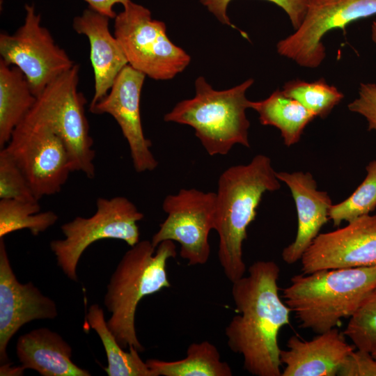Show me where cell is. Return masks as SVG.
Masks as SVG:
<instances>
[{"instance_id": "cell-16", "label": "cell", "mask_w": 376, "mask_h": 376, "mask_svg": "<svg viewBox=\"0 0 376 376\" xmlns=\"http://www.w3.org/2000/svg\"><path fill=\"white\" fill-rule=\"evenodd\" d=\"M276 177L290 189L297 213V231L295 240L281 253L289 265L300 260L303 253L329 221L332 201L329 194L318 189L317 182L309 172H276Z\"/></svg>"}, {"instance_id": "cell-32", "label": "cell", "mask_w": 376, "mask_h": 376, "mask_svg": "<svg viewBox=\"0 0 376 376\" xmlns=\"http://www.w3.org/2000/svg\"><path fill=\"white\" fill-rule=\"evenodd\" d=\"M89 6V8L96 12L104 15L110 19H114L116 13L113 10L116 4L120 3L123 6H126L130 0H84Z\"/></svg>"}, {"instance_id": "cell-36", "label": "cell", "mask_w": 376, "mask_h": 376, "mask_svg": "<svg viewBox=\"0 0 376 376\" xmlns=\"http://www.w3.org/2000/svg\"><path fill=\"white\" fill-rule=\"evenodd\" d=\"M375 291L376 292V290Z\"/></svg>"}, {"instance_id": "cell-7", "label": "cell", "mask_w": 376, "mask_h": 376, "mask_svg": "<svg viewBox=\"0 0 376 376\" xmlns=\"http://www.w3.org/2000/svg\"><path fill=\"white\" fill-rule=\"evenodd\" d=\"M114 36L128 65L155 80L171 79L190 63V56L169 38L166 24L131 0L114 18Z\"/></svg>"}, {"instance_id": "cell-12", "label": "cell", "mask_w": 376, "mask_h": 376, "mask_svg": "<svg viewBox=\"0 0 376 376\" xmlns=\"http://www.w3.org/2000/svg\"><path fill=\"white\" fill-rule=\"evenodd\" d=\"M375 15L376 0H308L301 24L277 42V52L301 67L316 68L326 57L327 33Z\"/></svg>"}, {"instance_id": "cell-31", "label": "cell", "mask_w": 376, "mask_h": 376, "mask_svg": "<svg viewBox=\"0 0 376 376\" xmlns=\"http://www.w3.org/2000/svg\"><path fill=\"white\" fill-rule=\"evenodd\" d=\"M339 376H376V359L371 353L352 351L340 366Z\"/></svg>"}, {"instance_id": "cell-5", "label": "cell", "mask_w": 376, "mask_h": 376, "mask_svg": "<svg viewBox=\"0 0 376 376\" xmlns=\"http://www.w3.org/2000/svg\"><path fill=\"white\" fill-rule=\"evenodd\" d=\"M253 82L249 79L233 88L217 91L200 76L195 81V96L177 103L164 119L194 128L210 156L226 155L237 144L249 148L250 123L246 111L251 101L246 93Z\"/></svg>"}, {"instance_id": "cell-15", "label": "cell", "mask_w": 376, "mask_h": 376, "mask_svg": "<svg viewBox=\"0 0 376 376\" xmlns=\"http://www.w3.org/2000/svg\"><path fill=\"white\" fill-rule=\"evenodd\" d=\"M58 315L54 300L32 283H20L10 263L3 238H0V361L8 363L7 346L25 324L53 320Z\"/></svg>"}, {"instance_id": "cell-33", "label": "cell", "mask_w": 376, "mask_h": 376, "mask_svg": "<svg viewBox=\"0 0 376 376\" xmlns=\"http://www.w3.org/2000/svg\"><path fill=\"white\" fill-rule=\"evenodd\" d=\"M25 370L22 366L20 367L13 368L9 363H3L1 366L0 375H21Z\"/></svg>"}, {"instance_id": "cell-34", "label": "cell", "mask_w": 376, "mask_h": 376, "mask_svg": "<svg viewBox=\"0 0 376 376\" xmlns=\"http://www.w3.org/2000/svg\"><path fill=\"white\" fill-rule=\"evenodd\" d=\"M371 38L376 44V19L373 22L371 25Z\"/></svg>"}, {"instance_id": "cell-28", "label": "cell", "mask_w": 376, "mask_h": 376, "mask_svg": "<svg viewBox=\"0 0 376 376\" xmlns=\"http://www.w3.org/2000/svg\"><path fill=\"white\" fill-rule=\"evenodd\" d=\"M0 199L38 201L24 174L5 148L0 150Z\"/></svg>"}, {"instance_id": "cell-10", "label": "cell", "mask_w": 376, "mask_h": 376, "mask_svg": "<svg viewBox=\"0 0 376 376\" xmlns=\"http://www.w3.org/2000/svg\"><path fill=\"white\" fill-rule=\"evenodd\" d=\"M1 59L19 69L36 97L75 63L55 42L32 5H25L23 24L13 34H0Z\"/></svg>"}, {"instance_id": "cell-35", "label": "cell", "mask_w": 376, "mask_h": 376, "mask_svg": "<svg viewBox=\"0 0 376 376\" xmlns=\"http://www.w3.org/2000/svg\"><path fill=\"white\" fill-rule=\"evenodd\" d=\"M373 357L376 359V351H375L374 352L371 353Z\"/></svg>"}, {"instance_id": "cell-11", "label": "cell", "mask_w": 376, "mask_h": 376, "mask_svg": "<svg viewBox=\"0 0 376 376\" xmlns=\"http://www.w3.org/2000/svg\"><path fill=\"white\" fill-rule=\"evenodd\" d=\"M215 207L214 192L181 189L166 196L162 208L167 217L152 236V245L157 248L163 241H175L180 246V257L189 265L206 263L210 254L208 239L214 228Z\"/></svg>"}, {"instance_id": "cell-6", "label": "cell", "mask_w": 376, "mask_h": 376, "mask_svg": "<svg viewBox=\"0 0 376 376\" xmlns=\"http://www.w3.org/2000/svg\"><path fill=\"white\" fill-rule=\"evenodd\" d=\"M79 66H74L49 84L37 96L24 118L46 124L63 141L70 157L72 172L95 177L93 141L85 115L86 100L78 91Z\"/></svg>"}, {"instance_id": "cell-17", "label": "cell", "mask_w": 376, "mask_h": 376, "mask_svg": "<svg viewBox=\"0 0 376 376\" xmlns=\"http://www.w3.org/2000/svg\"><path fill=\"white\" fill-rule=\"evenodd\" d=\"M343 333L334 328L306 340L297 336L281 350L280 360L285 365L282 376H336L347 357L354 351Z\"/></svg>"}, {"instance_id": "cell-22", "label": "cell", "mask_w": 376, "mask_h": 376, "mask_svg": "<svg viewBox=\"0 0 376 376\" xmlns=\"http://www.w3.org/2000/svg\"><path fill=\"white\" fill-rule=\"evenodd\" d=\"M155 376H231L228 363L221 360L217 347L207 340L189 345L182 359L166 361L150 359L146 361Z\"/></svg>"}, {"instance_id": "cell-26", "label": "cell", "mask_w": 376, "mask_h": 376, "mask_svg": "<svg viewBox=\"0 0 376 376\" xmlns=\"http://www.w3.org/2000/svg\"><path fill=\"white\" fill-rule=\"evenodd\" d=\"M366 175L355 191L342 202L332 205L329 220L334 226L343 221L347 223L376 208V157L366 166Z\"/></svg>"}, {"instance_id": "cell-18", "label": "cell", "mask_w": 376, "mask_h": 376, "mask_svg": "<svg viewBox=\"0 0 376 376\" xmlns=\"http://www.w3.org/2000/svg\"><path fill=\"white\" fill-rule=\"evenodd\" d=\"M109 19L88 7L72 22L75 31L86 36L90 44L95 79L94 95L90 105L107 94L118 75L128 65L120 45L109 30Z\"/></svg>"}, {"instance_id": "cell-23", "label": "cell", "mask_w": 376, "mask_h": 376, "mask_svg": "<svg viewBox=\"0 0 376 376\" xmlns=\"http://www.w3.org/2000/svg\"><path fill=\"white\" fill-rule=\"evenodd\" d=\"M87 324L99 336L104 347L107 366L104 370L109 376H155L143 361L134 347L125 351L108 327L102 308L92 304L86 315Z\"/></svg>"}, {"instance_id": "cell-30", "label": "cell", "mask_w": 376, "mask_h": 376, "mask_svg": "<svg viewBox=\"0 0 376 376\" xmlns=\"http://www.w3.org/2000/svg\"><path fill=\"white\" fill-rule=\"evenodd\" d=\"M348 109L363 116L368 122V131L376 132V84L361 83L359 96L347 105Z\"/></svg>"}, {"instance_id": "cell-21", "label": "cell", "mask_w": 376, "mask_h": 376, "mask_svg": "<svg viewBox=\"0 0 376 376\" xmlns=\"http://www.w3.org/2000/svg\"><path fill=\"white\" fill-rule=\"evenodd\" d=\"M250 108L258 113L261 125L279 130L283 143L288 147L299 141L306 127L316 117L279 89L265 100L251 101Z\"/></svg>"}, {"instance_id": "cell-20", "label": "cell", "mask_w": 376, "mask_h": 376, "mask_svg": "<svg viewBox=\"0 0 376 376\" xmlns=\"http://www.w3.org/2000/svg\"><path fill=\"white\" fill-rule=\"evenodd\" d=\"M36 98L22 71L0 59V148L9 142Z\"/></svg>"}, {"instance_id": "cell-4", "label": "cell", "mask_w": 376, "mask_h": 376, "mask_svg": "<svg viewBox=\"0 0 376 376\" xmlns=\"http://www.w3.org/2000/svg\"><path fill=\"white\" fill-rule=\"evenodd\" d=\"M176 256L172 240L155 247L151 241H139L125 252L107 284L104 304L111 315L107 325L123 348L134 347L139 352L144 347L135 328V313L139 301L146 296L169 288L166 264Z\"/></svg>"}, {"instance_id": "cell-3", "label": "cell", "mask_w": 376, "mask_h": 376, "mask_svg": "<svg viewBox=\"0 0 376 376\" xmlns=\"http://www.w3.org/2000/svg\"><path fill=\"white\" fill-rule=\"evenodd\" d=\"M376 290V266L333 269L292 276L281 298L299 327L321 334L350 318Z\"/></svg>"}, {"instance_id": "cell-27", "label": "cell", "mask_w": 376, "mask_h": 376, "mask_svg": "<svg viewBox=\"0 0 376 376\" xmlns=\"http://www.w3.org/2000/svg\"><path fill=\"white\" fill-rule=\"evenodd\" d=\"M357 350L376 351V292L375 291L350 318L343 332Z\"/></svg>"}, {"instance_id": "cell-24", "label": "cell", "mask_w": 376, "mask_h": 376, "mask_svg": "<svg viewBox=\"0 0 376 376\" xmlns=\"http://www.w3.org/2000/svg\"><path fill=\"white\" fill-rule=\"evenodd\" d=\"M58 219V216L52 211L40 212L38 201L0 199V238L22 229L38 235L53 226Z\"/></svg>"}, {"instance_id": "cell-8", "label": "cell", "mask_w": 376, "mask_h": 376, "mask_svg": "<svg viewBox=\"0 0 376 376\" xmlns=\"http://www.w3.org/2000/svg\"><path fill=\"white\" fill-rule=\"evenodd\" d=\"M143 214L128 198H98L96 211L89 217H77L61 226L65 237L50 242L57 264L68 279L77 281V267L84 251L105 239L120 240L132 246L139 240L137 222Z\"/></svg>"}, {"instance_id": "cell-19", "label": "cell", "mask_w": 376, "mask_h": 376, "mask_svg": "<svg viewBox=\"0 0 376 376\" xmlns=\"http://www.w3.org/2000/svg\"><path fill=\"white\" fill-rule=\"evenodd\" d=\"M16 353L24 369L34 370L42 376L91 375L72 361L71 346L48 328L35 329L20 336Z\"/></svg>"}, {"instance_id": "cell-2", "label": "cell", "mask_w": 376, "mask_h": 376, "mask_svg": "<svg viewBox=\"0 0 376 376\" xmlns=\"http://www.w3.org/2000/svg\"><path fill=\"white\" fill-rule=\"evenodd\" d=\"M280 187L270 158L263 154L247 164L230 166L219 176L214 230L219 236V261L231 283L246 272L242 245L263 194Z\"/></svg>"}, {"instance_id": "cell-13", "label": "cell", "mask_w": 376, "mask_h": 376, "mask_svg": "<svg viewBox=\"0 0 376 376\" xmlns=\"http://www.w3.org/2000/svg\"><path fill=\"white\" fill-rule=\"evenodd\" d=\"M300 261L303 274L376 266V214L363 215L345 227L320 233Z\"/></svg>"}, {"instance_id": "cell-25", "label": "cell", "mask_w": 376, "mask_h": 376, "mask_svg": "<svg viewBox=\"0 0 376 376\" xmlns=\"http://www.w3.org/2000/svg\"><path fill=\"white\" fill-rule=\"evenodd\" d=\"M282 91L321 118H327L344 97L342 92L322 77L313 81H288L283 85Z\"/></svg>"}, {"instance_id": "cell-1", "label": "cell", "mask_w": 376, "mask_h": 376, "mask_svg": "<svg viewBox=\"0 0 376 376\" xmlns=\"http://www.w3.org/2000/svg\"><path fill=\"white\" fill-rule=\"evenodd\" d=\"M279 265L258 260L248 275L233 282L232 297L238 314L225 329L230 350L243 357V368L256 376L281 375L278 336L290 324L292 312L279 294Z\"/></svg>"}, {"instance_id": "cell-29", "label": "cell", "mask_w": 376, "mask_h": 376, "mask_svg": "<svg viewBox=\"0 0 376 376\" xmlns=\"http://www.w3.org/2000/svg\"><path fill=\"white\" fill-rule=\"evenodd\" d=\"M231 0H200V2L223 24L231 26L227 8ZM281 8L288 15L295 30L301 24L308 0H267Z\"/></svg>"}, {"instance_id": "cell-9", "label": "cell", "mask_w": 376, "mask_h": 376, "mask_svg": "<svg viewBox=\"0 0 376 376\" xmlns=\"http://www.w3.org/2000/svg\"><path fill=\"white\" fill-rule=\"evenodd\" d=\"M3 148L23 172L38 201L59 193L72 172L63 141L46 124L24 119Z\"/></svg>"}, {"instance_id": "cell-14", "label": "cell", "mask_w": 376, "mask_h": 376, "mask_svg": "<svg viewBox=\"0 0 376 376\" xmlns=\"http://www.w3.org/2000/svg\"><path fill=\"white\" fill-rule=\"evenodd\" d=\"M146 76L127 65L115 79L107 94L89 111L111 115L118 124L127 140L133 166L137 173L155 170L158 162L150 150L151 141L146 139L140 115V97Z\"/></svg>"}]
</instances>
